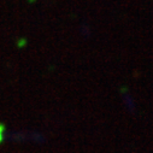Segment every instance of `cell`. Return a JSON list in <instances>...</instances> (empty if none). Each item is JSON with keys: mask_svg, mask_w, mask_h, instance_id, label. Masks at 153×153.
<instances>
[{"mask_svg": "<svg viewBox=\"0 0 153 153\" xmlns=\"http://www.w3.org/2000/svg\"><path fill=\"white\" fill-rule=\"evenodd\" d=\"M1 130H3V127L0 126V141H1Z\"/></svg>", "mask_w": 153, "mask_h": 153, "instance_id": "1", "label": "cell"}]
</instances>
